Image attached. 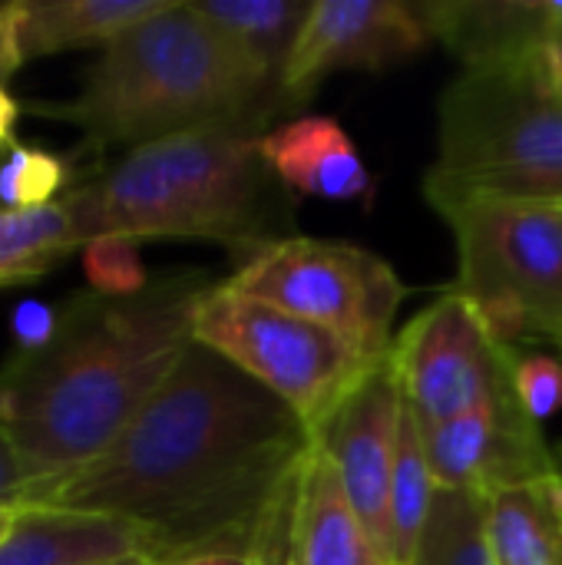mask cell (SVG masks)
Wrapping results in <instances>:
<instances>
[{"mask_svg":"<svg viewBox=\"0 0 562 565\" xmlns=\"http://www.w3.org/2000/svg\"><path fill=\"white\" fill-rule=\"evenodd\" d=\"M265 122H219L129 149L63 195L79 248L96 238L255 245L265 222Z\"/></svg>","mask_w":562,"mask_h":565,"instance_id":"obj_4","label":"cell"},{"mask_svg":"<svg viewBox=\"0 0 562 565\" xmlns=\"http://www.w3.org/2000/svg\"><path fill=\"white\" fill-rule=\"evenodd\" d=\"M437 500V480L427 463L424 434L414 420L411 407H404L401 437H397V460L388 493V553L391 565H414L417 550Z\"/></svg>","mask_w":562,"mask_h":565,"instance_id":"obj_20","label":"cell"},{"mask_svg":"<svg viewBox=\"0 0 562 565\" xmlns=\"http://www.w3.org/2000/svg\"><path fill=\"white\" fill-rule=\"evenodd\" d=\"M537 76L543 83V89L562 106V50L560 46H547L537 56Z\"/></svg>","mask_w":562,"mask_h":565,"instance_id":"obj_29","label":"cell"},{"mask_svg":"<svg viewBox=\"0 0 562 565\" xmlns=\"http://www.w3.org/2000/svg\"><path fill=\"white\" fill-rule=\"evenodd\" d=\"M431 43L417 3L315 0L278 79V103L308 99L331 73L388 70Z\"/></svg>","mask_w":562,"mask_h":565,"instance_id":"obj_10","label":"cell"},{"mask_svg":"<svg viewBox=\"0 0 562 565\" xmlns=\"http://www.w3.org/2000/svg\"><path fill=\"white\" fill-rule=\"evenodd\" d=\"M288 565H388L318 444L298 480Z\"/></svg>","mask_w":562,"mask_h":565,"instance_id":"obj_15","label":"cell"},{"mask_svg":"<svg viewBox=\"0 0 562 565\" xmlns=\"http://www.w3.org/2000/svg\"><path fill=\"white\" fill-rule=\"evenodd\" d=\"M421 434L437 490L490 497L560 473V454L543 440L540 424L523 414L520 401L484 404Z\"/></svg>","mask_w":562,"mask_h":565,"instance_id":"obj_12","label":"cell"},{"mask_svg":"<svg viewBox=\"0 0 562 565\" xmlns=\"http://www.w3.org/2000/svg\"><path fill=\"white\" fill-rule=\"evenodd\" d=\"M513 391L533 424H547L562 407V364L550 354L517 358Z\"/></svg>","mask_w":562,"mask_h":565,"instance_id":"obj_25","label":"cell"},{"mask_svg":"<svg viewBox=\"0 0 562 565\" xmlns=\"http://www.w3.org/2000/svg\"><path fill=\"white\" fill-rule=\"evenodd\" d=\"M166 565H252V559L242 553H205V556H189V559H176Z\"/></svg>","mask_w":562,"mask_h":565,"instance_id":"obj_31","label":"cell"},{"mask_svg":"<svg viewBox=\"0 0 562 565\" xmlns=\"http://www.w3.org/2000/svg\"><path fill=\"white\" fill-rule=\"evenodd\" d=\"M70 182H73L70 162L46 149L17 142L7 156H0V209H13V212L46 209L60 202L56 195Z\"/></svg>","mask_w":562,"mask_h":565,"instance_id":"obj_23","label":"cell"},{"mask_svg":"<svg viewBox=\"0 0 562 565\" xmlns=\"http://www.w3.org/2000/svg\"><path fill=\"white\" fill-rule=\"evenodd\" d=\"M17 520H20V510L17 507H0V543L10 536V530L17 526Z\"/></svg>","mask_w":562,"mask_h":565,"instance_id":"obj_33","label":"cell"},{"mask_svg":"<svg viewBox=\"0 0 562 565\" xmlns=\"http://www.w3.org/2000/svg\"><path fill=\"white\" fill-rule=\"evenodd\" d=\"M30 490H33V477H30L23 457L17 454V447L10 444V437L0 430V507L23 510Z\"/></svg>","mask_w":562,"mask_h":565,"instance_id":"obj_27","label":"cell"},{"mask_svg":"<svg viewBox=\"0 0 562 565\" xmlns=\"http://www.w3.org/2000/svg\"><path fill=\"white\" fill-rule=\"evenodd\" d=\"M278 86L255 70L199 10L169 0L109 40L66 103L33 106L73 122L89 146H146L219 122H265Z\"/></svg>","mask_w":562,"mask_h":565,"instance_id":"obj_3","label":"cell"},{"mask_svg":"<svg viewBox=\"0 0 562 565\" xmlns=\"http://www.w3.org/2000/svg\"><path fill=\"white\" fill-rule=\"evenodd\" d=\"M315 434L262 384L192 341L123 437L23 510L113 516L156 565L248 556L265 516L301 477Z\"/></svg>","mask_w":562,"mask_h":565,"instance_id":"obj_1","label":"cell"},{"mask_svg":"<svg viewBox=\"0 0 562 565\" xmlns=\"http://www.w3.org/2000/svg\"><path fill=\"white\" fill-rule=\"evenodd\" d=\"M192 338L275 394L311 434L381 361L338 331L212 281L192 321Z\"/></svg>","mask_w":562,"mask_h":565,"instance_id":"obj_7","label":"cell"},{"mask_svg":"<svg viewBox=\"0 0 562 565\" xmlns=\"http://www.w3.org/2000/svg\"><path fill=\"white\" fill-rule=\"evenodd\" d=\"M209 278L169 275L129 298L83 291L56 334L0 367V430L23 457L33 493L99 460L189 351ZM26 497V500H30Z\"/></svg>","mask_w":562,"mask_h":565,"instance_id":"obj_2","label":"cell"},{"mask_svg":"<svg viewBox=\"0 0 562 565\" xmlns=\"http://www.w3.org/2000/svg\"><path fill=\"white\" fill-rule=\"evenodd\" d=\"M192 7L275 86L311 13L308 0H199Z\"/></svg>","mask_w":562,"mask_h":565,"instance_id":"obj_19","label":"cell"},{"mask_svg":"<svg viewBox=\"0 0 562 565\" xmlns=\"http://www.w3.org/2000/svg\"><path fill=\"white\" fill-rule=\"evenodd\" d=\"M424 199L434 212L460 202L562 205V106L537 63L464 70L444 89Z\"/></svg>","mask_w":562,"mask_h":565,"instance_id":"obj_5","label":"cell"},{"mask_svg":"<svg viewBox=\"0 0 562 565\" xmlns=\"http://www.w3.org/2000/svg\"><path fill=\"white\" fill-rule=\"evenodd\" d=\"M414 565H497L487 533V497L437 490Z\"/></svg>","mask_w":562,"mask_h":565,"instance_id":"obj_22","label":"cell"},{"mask_svg":"<svg viewBox=\"0 0 562 565\" xmlns=\"http://www.w3.org/2000/svg\"><path fill=\"white\" fill-rule=\"evenodd\" d=\"M76 248L79 238L63 199L30 212L0 209V291L46 278Z\"/></svg>","mask_w":562,"mask_h":565,"instance_id":"obj_21","label":"cell"},{"mask_svg":"<svg viewBox=\"0 0 562 565\" xmlns=\"http://www.w3.org/2000/svg\"><path fill=\"white\" fill-rule=\"evenodd\" d=\"M83 271L89 291L106 298H129L146 291L152 281L139 258V242L129 238H96L83 245Z\"/></svg>","mask_w":562,"mask_h":565,"instance_id":"obj_24","label":"cell"},{"mask_svg":"<svg viewBox=\"0 0 562 565\" xmlns=\"http://www.w3.org/2000/svg\"><path fill=\"white\" fill-rule=\"evenodd\" d=\"M404 407L407 401L397 381L394 358L388 351L341 401L331 420L315 434V444L331 460L354 513L361 516L388 565V493L397 460Z\"/></svg>","mask_w":562,"mask_h":565,"instance_id":"obj_11","label":"cell"},{"mask_svg":"<svg viewBox=\"0 0 562 565\" xmlns=\"http://www.w3.org/2000/svg\"><path fill=\"white\" fill-rule=\"evenodd\" d=\"M550 46L562 50V0H553V20H550Z\"/></svg>","mask_w":562,"mask_h":565,"instance_id":"obj_32","label":"cell"},{"mask_svg":"<svg viewBox=\"0 0 562 565\" xmlns=\"http://www.w3.org/2000/svg\"><path fill=\"white\" fill-rule=\"evenodd\" d=\"M169 0H23V60L63 50L106 46L129 26L159 13Z\"/></svg>","mask_w":562,"mask_h":565,"instance_id":"obj_18","label":"cell"},{"mask_svg":"<svg viewBox=\"0 0 562 565\" xmlns=\"http://www.w3.org/2000/svg\"><path fill=\"white\" fill-rule=\"evenodd\" d=\"M225 281L338 331L374 361L394 348V318L407 298L404 281L381 255L321 238L265 242Z\"/></svg>","mask_w":562,"mask_h":565,"instance_id":"obj_8","label":"cell"},{"mask_svg":"<svg viewBox=\"0 0 562 565\" xmlns=\"http://www.w3.org/2000/svg\"><path fill=\"white\" fill-rule=\"evenodd\" d=\"M560 470H562V454H560Z\"/></svg>","mask_w":562,"mask_h":565,"instance_id":"obj_35","label":"cell"},{"mask_svg":"<svg viewBox=\"0 0 562 565\" xmlns=\"http://www.w3.org/2000/svg\"><path fill=\"white\" fill-rule=\"evenodd\" d=\"M136 553H142V533L123 520L70 510H20L17 526L0 543V565H103Z\"/></svg>","mask_w":562,"mask_h":565,"instance_id":"obj_16","label":"cell"},{"mask_svg":"<svg viewBox=\"0 0 562 565\" xmlns=\"http://www.w3.org/2000/svg\"><path fill=\"white\" fill-rule=\"evenodd\" d=\"M56 324H60V308L40 305V301H23L13 311L10 331H13L20 351H33V348H43L56 334Z\"/></svg>","mask_w":562,"mask_h":565,"instance_id":"obj_26","label":"cell"},{"mask_svg":"<svg viewBox=\"0 0 562 565\" xmlns=\"http://www.w3.org/2000/svg\"><path fill=\"white\" fill-rule=\"evenodd\" d=\"M17 119H20V103L0 86V156H7L17 146V139H13Z\"/></svg>","mask_w":562,"mask_h":565,"instance_id":"obj_30","label":"cell"},{"mask_svg":"<svg viewBox=\"0 0 562 565\" xmlns=\"http://www.w3.org/2000/svg\"><path fill=\"white\" fill-rule=\"evenodd\" d=\"M103 565H156L149 556H142V553H136V556H123V559H113V563H103Z\"/></svg>","mask_w":562,"mask_h":565,"instance_id":"obj_34","label":"cell"},{"mask_svg":"<svg viewBox=\"0 0 562 565\" xmlns=\"http://www.w3.org/2000/svg\"><path fill=\"white\" fill-rule=\"evenodd\" d=\"M417 13L464 70L530 66L550 46L553 0H417Z\"/></svg>","mask_w":562,"mask_h":565,"instance_id":"obj_13","label":"cell"},{"mask_svg":"<svg viewBox=\"0 0 562 565\" xmlns=\"http://www.w3.org/2000/svg\"><path fill=\"white\" fill-rule=\"evenodd\" d=\"M457 242L467 295L500 344H562V205L460 202L437 212Z\"/></svg>","mask_w":562,"mask_h":565,"instance_id":"obj_6","label":"cell"},{"mask_svg":"<svg viewBox=\"0 0 562 565\" xmlns=\"http://www.w3.org/2000/svg\"><path fill=\"white\" fill-rule=\"evenodd\" d=\"M20 13H23V0L0 3V86H7V79L23 66Z\"/></svg>","mask_w":562,"mask_h":565,"instance_id":"obj_28","label":"cell"},{"mask_svg":"<svg viewBox=\"0 0 562 565\" xmlns=\"http://www.w3.org/2000/svg\"><path fill=\"white\" fill-rule=\"evenodd\" d=\"M497 565H562V470L487 497Z\"/></svg>","mask_w":562,"mask_h":565,"instance_id":"obj_17","label":"cell"},{"mask_svg":"<svg viewBox=\"0 0 562 565\" xmlns=\"http://www.w3.org/2000/svg\"><path fill=\"white\" fill-rule=\"evenodd\" d=\"M391 358L421 430L484 404L517 401V351L497 341L477 305L457 288L441 295L394 338Z\"/></svg>","mask_w":562,"mask_h":565,"instance_id":"obj_9","label":"cell"},{"mask_svg":"<svg viewBox=\"0 0 562 565\" xmlns=\"http://www.w3.org/2000/svg\"><path fill=\"white\" fill-rule=\"evenodd\" d=\"M268 175L301 199L364 202L374 199V179L348 136L331 116H298L262 136Z\"/></svg>","mask_w":562,"mask_h":565,"instance_id":"obj_14","label":"cell"}]
</instances>
